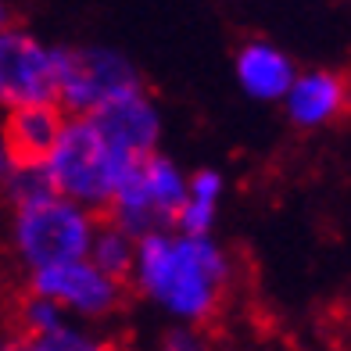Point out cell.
I'll use <instances>...</instances> for the list:
<instances>
[{
  "instance_id": "obj_20",
  "label": "cell",
  "mask_w": 351,
  "mask_h": 351,
  "mask_svg": "<svg viewBox=\"0 0 351 351\" xmlns=\"http://www.w3.org/2000/svg\"><path fill=\"white\" fill-rule=\"evenodd\" d=\"M348 315H351V291H348Z\"/></svg>"
},
{
  "instance_id": "obj_17",
  "label": "cell",
  "mask_w": 351,
  "mask_h": 351,
  "mask_svg": "<svg viewBox=\"0 0 351 351\" xmlns=\"http://www.w3.org/2000/svg\"><path fill=\"white\" fill-rule=\"evenodd\" d=\"M14 162H11V147H8V136H4V115H0V186H4V180L11 176Z\"/></svg>"
},
{
  "instance_id": "obj_8",
  "label": "cell",
  "mask_w": 351,
  "mask_h": 351,
  "mask_svg": "<svg viewBox=\"0 0 351 351\" xmlns=\"http://www.w3.org/2000/svg\"><path fill=\"white\" fill-rule=\"evenodd\" d=\"M86 119L111 147L130 158L158 151V140H162V111H158L151 93L143 90V83L101 101L93 111H86Z\"/></svg>"
},
{
  "instance_id": "obj_5",
  "label": "cell",
  "mask_w": 351,
  "mask_h": 351,
  "mask_svg": "<svg viewBox=\"0 0 351 351\" xmlns=\"http://www.w3.org/2000/svg\"><path fill=\"white\" fill-rule=\"evenodd\" d=\"M58 61V108L69 115H86L101 101L140 86L133 61L111 47H54Z\"/></svg>"
},
{
  "instance_id": "obj_9",
  "label": "cell",
  "mask_w": 351,
  "mask_h": 351,
  "mask_svg": "<svg viewBox=\"0 0 351 351\" xmlns=\"http://www.w3.org/2000/svg\"><path fill=\"white\" fill-rule=\"evenodd\" d=\"M283 108L298 130H319L348 108V83L337 72H305L294 75L291 90L283 93Z\"/></svg>"
},
{
  "instance_id": "obj_6",
  "label": "cell",
  "mask_w": 351,
  "mask_h": 351,
  "mask_svg": "<svg viewBox=\"0 0 351 351\" xmlns=\"http://www.w3.org/2000/svg\"><path fill=\"white\" fill-rule=\"evenodd\" d=\"M25 104H58V61L54 47L8 25L0 29V111Z\"/></svg>"
},
{
  "instance_id": "obj_3",
  "label": "cell",
  "mask_w": 351,
  "mask_h": 351,
  "mask_svg": "<svg viewBox=\"0 0 351 351\" xmlns=\"http://www.w3.org/2000/svg\"><path fill=\"white\" fill-rule=\"evenodd\" d=\"M93 230H97V212L61 194L11 208V251L29 273L86 258Z\"/></svg>"
},
{
  "instance_id": "obj_14",
  "label": "cell",
  "mask_w": 351,
  "mask_h": 351,
  "mask_svg": "<svg viewBox=\"0 0 351 351\" xmlns=\"http://www.w3.org/2000/svg\"><path fill=\"white\" fill-rule=\"evenodd\" d=\"M25 351H119L111 341H104L101 333L61 323L47 333H36V337H25Z\"/></svg>"
},
{
  "instance_id": "obj_2",
  "label": "cell",
  "mask_w": 351,
  "mask_h": 351,
  "mask_svg": "<svg viewBox=\"0 0 351 351\" xmlns=\"http://www.w3.org/2000/svg\"><path fill=\"white\" fill-rule=\"evenodd\" d=\"M130 162L133 158L111 147L86 115H65L51 154L43 158V172L54 194L83 204L90 212H104Z\"/></svg>"
},
{
  "instance_id": "obj_21",
  "label": "cell",
  "mask_w": 351,
  "mask_h": 351,
  "mask_svg": "<svg viewBox=\"0 0 351 351\" xmlns=\"http://www.w3.org/2000/svg\"><path fill=\"white\" fill-rule=\"evenodd\" d=\"M208 351H222V348H215V344H212V348H208Z\"/></svg>"
},
{
  "instance_id": "obj_12",
  "label": "cell",
  "mask_w": 351,
  "mask_h": 351,
  "mask_svg": "<svg viewBox=\"0 0 351 351\" xmlns=\"http://www.w3.org/2000/svg\"><path fill=\"white\" fill-rule=\"evenodd\" d=\"M219 197H222V172L219 169H197L186 180V197L176 212V233L190 237H208L219 215Z\"/></svg>"
},
{
  "instance_id": "obj_10",
  "label": "cell",
  "mask_w": 351,
  "mask_h": 351,
  "mask_svg": "<svg viewBox=\"0 0 351 351\" xmlns=\"http://www.w3.org/2000/svg\"><path fill=\"white\" fill-rule=\"evenodd\" d=\"M65 125V111L58 104H25L4 111V136L14 165H43L54 140Z\"/></svg>"
},
{
  "instance_id": "obj_11",
  "label": "cell",
  "mask_w": 351,
  "mask_h": 351,
  "mask_svg": "<svg viewBox=\"0 0 351 351\" xmlns=\"http://www.w3.org/2000/svg\"><path fill=\"white\" fill-rule=\"evenodd\" d=\"M233 65H237V83L254 101H283V93L291 90L294 75H298L294 61L265 40H247L237 51Z\"/></svg>"
},
{
  "instance_id": "obj_19",
  "label": "cell",
  "mask_w": 351,
  "mask_h": 351,
  "mask_svg": "<svg viewBox=\"0 0 351 351\" xmlns=\"http://www.w3.org/2000/svg\"><path fill=\"white\" fill-rule=\"evenodd\" d=\"M8 25H11V8L0 0V29H8Z\"/></svg>"
},
{
  "instance_id": "obj_15",
  "label": "cell",
  "mask_w": 351,
  "mask_h": 351,
  "mask_svg": "<svg viewBox=\"0 0 351 351\" xmlns=\"http://www.w3.org/2000/svg\"><path fill=\"white\" fill-rule=\"evenodd\" d=\"M65 323V308L58 305V301L43 298V294H33L29 291L19 305V330L22 337H36V333H47Z\"/></svg>"
},
{
  "instance_id": "obj_1",
  "label": "cell",
  "mask_w": 351,
  "mask_h": 351,
  "mask_svg": "<svg viewBox=\"0 0 351 351\" xmlns=\"http://www.w3.org/2000/svg\"><path fill=\"white\" fill-rule=\"evenodd\" d=\"M133 287L162 312L190 326H208L233 287V258L219 241L154 230L136 237Z\"/></svg>"
},
{
  "instance_id": "obj_4",
  "label": "cell",
  "mask_w": 351,
  "mask_h": 351,
  "mask_svg": "<svg viewBox=\"0 0 351 351\" xmlns=\"http://www.w3.org/2000/svg\"><path fill=\"white\" fill-rule=\"evenodd\" d=\"M183 197H186V176L180 172V165L172 158L151 151L130 162L104 212L130 237H143L154 230H169Z\"/></svg>"
},
{
  "instance_id": "obj_16",
  "label": "cell",
  "mask_w": 351,
  "mask_h": 351,
  "mask_svg": "<svg viewBox=\"0 0 351 351\" xmlns=\"http://www.w3.org/2000/svg\"><path fill=\"white\" fill-rule=\"evenodd\" d=\"M212 341L208 333H204V326H190V323H180L162 333V341H158L154 351H208Z\"/></svg>"
},
{
  "instance_id": "obj_13",
  "label": "cell",
  "mask_w": 351,
  "mask_h": 351,
  "mask_svg": "<svg viewBox=\"0 0 351 351\" xmlns=\"http://www.w3.org/2000/svg\"><path fill=\"white\" fill-rule=\"evenodd\" d=\"M133 254H136V237H130L122 226L115 222H101L97 219V230H93V241H90V251L86 258L101 269V273L115 276V280H130L133 273Z\"/></svg>"
},
{
  "instance_id": "obj_7",
  "label": "cell",
  "mask_w": 351,
  "mask_h": 351,
  "mask_svg": "<svg viewBox=\"0 0 351 351\" xmlns=\"http://www.w3.org/2000/svg\"><path fill=\"white\" fill-rule=\"evenodd\" d=\"M29 291L58 301L65 312H75L83 319H108L125 301V283L101 273L90 258L33 269L29 273Z\"/></svg>"
},
{
  "instance_id": "obj_18",
  "label": "cell",
  "mask_w": 351,
  "mask_h": 351,
  "mask_svg": "<svg viewBox=\"0 0 351 351\" xmlns=\"http://www.w3.org/2000/svg\"><path fill=\"white\" fill-rule=\"evenodd\" d=\"M0 351H25V337L22 333H8V337H0Z\"/></svg>"
}]
</instances>
